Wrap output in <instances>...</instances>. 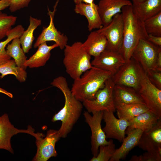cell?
Listing matches in <instances>:
<instances>
[{"instance_id":"484cf974","label":"cell","mask_w":161,"mask_h":161,"mask_svg":"<svg viewBox=\"0 0 161 161\" xmlns=\"http://www.w3.org/2000/svg\"><path fill=\"white\" fill-rule=\"evenodd\" d=\"M29 23L27 29L24 30L19 38L21 44L25 53L28 52L31 48L35 38L33 35L34 32L41 25V21L40 19L30 16Z\"/></svg>"},{"instance_id":"7a4b0ae2","label":"cell","mask_w":161,"mask_h":161,"mask_svg":"<svg viewBox=\"0 0 161 161\" xmlns=\"http://www.w3.org/2000/svg\"><path fill=\"white\" fill-rule=\"evenodd\" d=\"M132 5L124 6L121 9L124 27L123 41L120 52L126 62L131 58L139 41L142 39H147L148 36L143 21L134 13Z\"/></svg>"},{"instance_id":"52a82bcc","label":"cell","mask_w":161,"mask_h":161,"mask_svg":"<svg viewBox=\"0 0 161 161\" xmlns=\"http://www.w3.org/2000/svg\"><path fill=\"white\" fill-rule=\"evenodd\" d=\"M142 69L140 65L131 58L112 76L111 78L115 84L129 87L137 91Z\"/></svg>"},{"instance_id":"30bf717a","label":"cell","mask_w":161,"mask_h":161,"mask_svg":"<svg viewBox=\"0 0 161 161\" xmlns=\"http://www.w3.org/2000/svg\"><path fill=\"white\" fill-rule=\"evenodd\" d=\"M103 113V111L96 112L92 113V115L87 111H85L83 113L85 121L91 132V151L93 157H96L98 154L100 146L109 143V140H106L105 134L101 127Z\"/></svg>"},{"instance_id":"f546056e","label":"cell","mask_w":161,"mask_h":161,"mask_svg":"<svg viewBox=\"0 0 161 161\" xmlns=\"http://www.w3.org/2000/svg\"><path fill=\"white\" fill-rule=\"evenodd\" d=\"M148 35L161 37V12L143 21Z\"/></svg>"},{"instance_id":"60d3db41","label":"cell","mask_w":161,"mask_h":161,"mask_svg":"<svg viewBox=\"0 0 161 161\" xmlns=\"http://www.w3.org/2000/svg\"><path fill=\"white\" fill-rule=\"evenodd\" d=\"M133 3L132 4H136L141 3L145 0H131Z\"/></svg>"},{"instance_id":"d590c367","label":"cell","mask_w":161,"mask_h":161,"mask_svg":"<svg viewBox=\"0 0 161 161\" xmlns=\"http://www.w3.org/2000/svg\"><path fill=\"white\" fill-rule=\"evenodd\" d=\"M147 39L154 45L158 47H161V37L148 35Z\"/></svg>"},{"instance_id":"8992f818","label":"cell","mask_w":161,"mask_h":161,"mask_svg":"<svg viewBox=\"0 0 161 161\" xmlns=\"http://www.w3.org/2000/svg\"><path fill=\"white\" fill-rule=\"evenodd\" d=\"M137 92L149 110L161 118V89L150 82L143 68Z\"/></svg>"},{"instance_id":"1f68e13d","label":"cell","mask_w":161,"mask_h":161,"mask_svg":"<svg viewBox=\"0 0 161 161\" xmlns=\"http://www.w3.org/2000/svg\"><path fill=\"white\" fill-rule=\"evenodd\" d=\"M17 18L16 16L8 15L0 11V40L7 36L12 26L15 24Z\"/></svg>"},{"instance_id":"e0dca14e","label":"cell","mask_w":161,"mask_h":161,"mask_svg":"<svg viewBox=\"0 0 161 161\" xmlns=\"http://www.w3.org/2000/svg\"><path fill=\"white\" fill-rule=\"evenodd\" d=\"M138 145L145 151L161 149V118L149 130L143 132Z\"/></svg>"},{"instance_id":"6da1fadb","label":"cell","mask_w":161,"mask_h":161,"mask_svg":"<svg viewBox=\"0 0 161 161\" xmlns=\"http://www.w3.org/2000/svg\"><path fill=\"white\" fill-rule=\"evenodd\" d=\"M51 84L59 89L64 97L63 107L54 115L52 121L61 122V126L58 131L61 138H65L71 131L78 120L83 106L81 102L77 99L72 94L65 77H58L54 79Z\"/></svg>"},{"instance_id":"f1b7e54d","label":"cell","mask_w":161,"mask_h":161,"mask_svg":"<svg viewBox=\"0 0 161 161\" xmlns=\"http://www.w3.org/2000/svg\"><path fill=\"white\" fill-rule=\"evenodd\" d=\"M24 30L21 25H18L11 29L7 33V38L0 42V64L10 59L11 57L7 53L5 47L14 38H19Z\"/></svg>"},{"instance_id":"44dd1931","label":"cell","mask_w":161,"mask_h":161,"mask_svg":"<svg viewBox=\"0 0 161 161\" xmlns=\"http://www.w3.org/2000/svg\"><path fill=\"white\" fill-rule=\"evenodd\" d=\"M107 44L105 36L97 30L90 32L86 40L82 43L85 51L94 58L99 56L105 49Z\"/></svg>"},{"instance_id":"ac0fdd59","label":"cell","mask_w":161,"mask_h":161,"mask_svg":"<svg viewBox=\"0 0 161 161\" xmlns=\"http://www.w3.org/2000/svg\"><path fill=\"white\" fill-rule=\"evenodd\" d=\"M75 12L85 16L88 22V30L91 31L95 29H99L103 26L98 9L97 5L94 3L87 4L81 3L75 4L74 9Z\"/></svg>"},{"instance_id":"603a6c76","label":"cell","mask_w":161,"mask_h":161,"mask_svg":"<svg viewBox=\"0 0 161 161\" xmlns=\"http://www.w3.org/2000/svg\"><path fill=\"white\" fill-rule=\"evenodd\" d=\"M132 8L134 14L144 21L161 12V0H145L132 4Z\"/></svg>"},{"instance_id":"8d00e7d4","label":"cell","mask_w":161,"mask_h":161,"mask_svg":"<svg viewBox=\"0 0 161 161\" xmlns=\"http://www.w3.org/2000/svg\"><path fill=\"white\" fill-rule=\"evenodd\" d=\"M155 68L161 70V47L159 49Z\"/></svg>"},{"instance_id":"cb8c5ba5","label":"cell","mask_w":161,"mask_h":161,"mask_svg":"<svg viewBox=\"0 0 161 161\" xmlns=\"http://www.w3.org/2000/svg\"><path fill=\"white\" fill-rule=\"evenodd\" d=\"M38 47L36 52L25 61L24 65L26 67L38 68L44 66L50 58L51 50L58 46L55 43L49 46L45 42Z\"/></svg>"},{"instance_id":"74e56055","label":"cell","mask_w":161,"mask_h":161,"mask_svg":"<svg viewBox=\"0 0 161 161\" xmlns=\"http://www.w3.org/2000/svg\"><path fill=\"white\" fill-rule=\"evenodd\" d=\"M10 0H0V11L9 7Z\"/></svg>"},{"instance_id":"f35d334b","label":"cell","mask_w":161,"mask_h":161,"mask_svg":"<svg viewBox=\"0 0 161 161\" xmlns=\"http://www.w3.org/2000/svg\"><path fill=\"white\" fill-rule=\"evenodd\" d=\"M94 0H73L75 4L81 3L91 4L94 3Z\"/></svg>"},{"instance_id":"ffe728a7","label":"cell","mask_w":161,"mask_h":161,"mask_svg":"<svg viewBox=\"0 0 161 161\" xmlns=\"http://www.w3.org/2000/svg\"><path fill=\"white\" fill-rule=\"evenodd\" d=\"M115 105L133 103H145L137 92L126 86L115 84L113 91Z\"/></svg>"},{"instance_id":"b9f144b4","label":"cell","mask_w":161,"mask_h":161,"mask_svg":"<svg viewBox=\"0 0 161 161\" xmlns=\"http://www.w3.org/2000/svg\"></svg>"},{"instance_id":"8fae6325","label":"cell","mask_w":161,"mask_h":161,"mask_svg":"<svg viewBox=\"0 0 161 161\" xmlns=\"http://www.w3.org/2000/svg\"><path fill=\"white\" fill-rule=\"evenodd\" d=\"M0 117V149H4L13 153L11 139L12 136L18 133L29 134L35 137L36 139L44 137L42 133H35L34 129L30 126H28L27 129L25 130L19 129L15 128L10 122L7 114H4Z\"/></svg>"},{"instance_id":"d6a6232c","label":"cell","mask_w":161,"mask_h":161,"mask_svg":"<svg viewBox=\"0 0 161 161\" xmlns=\"http://www.w3.org/2000/svg\"><path fill=\"white\" fill-rule=\"evenodd\" d=\"M130 161H161V149L146 151L143 155H133L129 160Z\"/></svg>"},{"instance_id":"ab89813d","label":"cell","mask_w":161,"mask_h":161,"mask_svg":"<svg viewBox=\"0 0 161 161\" xmlns=\"http://www.w3.org/2000/svg\"><path fill=\"white\" fill-rule=\"evenodd\" d=\"M0 93H2L6 95H7L11 98H12L13 96V94L11 93L8 92L5 89H3L0 87Z\"/></svg>"},{"instance_id":"4fadbf2b","label":"cell","mask_w":161,"mask_h":161,"mask_svg":"<svg viewBox=\"0 0 161 161\" xmlns=\"http://www.w3.org/2000/svg\"><path fill=\"white\" fill-rule=\"evenodd\" d=\"M60 138L58 130L49 129L44 138L36 139L37 152L32 161H47L51 157H56L55 144Z\"/></svg>"},{"instance_id":"e575fe53","label":"cell","mask_w":161,"mask_h":161,"mask_svg":"<svg viewBox=\"0 0 161 161\" xmlns=\"http://www.w3.org/2000/svg\"><path fill=\"white\" fill-rule=\"evenodd\" d=\"M31 0H10L9 8L11 12H14L27 7Z\"/></svg>"},{"instance_id":"5bb4252c","label":"cell","mask_w":161,"mask_h":161,"mask_svg":"<svg viewBox=\"0 0 161 161\" xmlns=\"http://www.w3.org/2000/svg\"><path fill=\"white\" fill-rule=\"evenodd\" d=\"M103 119L105 125L103 129L106 138L114 139L122 142L125 138L126 131L129 125V121L123 119H117L114 112L104 111Z\"/></svg>"},{"instance_id":"7402d4cb","label":"cell","mask_w":161,"mask_h":161,"mask_svg":"<svg viewBox=\"0 0 161 161\" xmlns=\"http://www.w3.org/2000/svg\"><path fill=\"white\" fill-rule=\"evenodd\" d=\"M160 118L150 110L143 113L129 121V125L126 129V134L135 129H140L143 132L148 131Z\"/></svg>"},{"instance_id":"2e32d148","label":"cell","mask_w":161,"mask_h":161,"mask_svg":"<svg viewBox=\"0 0 161 161\" xmlns=\"http://www.w3.org/2000/svg\"><path fill=\"white\" fill-rule=\"evenodd\" d=\"M132 4L129 0H100L98 11L103 26L108 24L114 16L121 13L123 7Z\"/></svg>"},{"instance_id":"277c9868","label":"cell","mask_w":161,"mask_h":161,"mask_svg":"<svg viewBox=\"0 0 161 161\" xmlns=\"http://www.w3.org/2000/svg\"><path fill=\"white\" fill-rule=\"evenodd\" d=\"M64 56L63 63L66 71L74 80L79 78L92 66L91 56L84 50L81 42L67 44L64 49Z\"/></svg>"},{"instance_id":"3957f363","label":"cell","mask_w":161,"mask_h":161,"mask_svg":"<svg viewBox=\"0 0 161 161\" xmlns=\"http://www.w3.org/2000/svg\"><path fill=\"white\" fill-rule=\"evenodd\" d=\"M112 75L109 72L92 66L78 78L74 80L71 89L73 95L81 102L94 98L97 92Z\"/></svg>"},{"instance_id":"d4e9b609","label":"cell","mask_w":161,"mask_h":161,"mask_svg":"<svg viewBox=\"0 0 161 161\" xmlns=\"http://www.w3.org/2000/svg\"><path fill=\"white\" fill-rule=\"evenodd\" d=\"M118 118L128 121L136 116L149 110L146 105L140 103H133L115 106Z\"/></svg>"},{"instance_id":"7c38bea8","label":"cell","mask_w":161,"mask_h":161,"mask_svg":"<svg viewBox=\"0 0 161 161\" xmlns=\"http://www.w3.org/2000/svg\"><path fill=\"white\" fill-rule=\"evenodd\" d=\"M59 1V0H56L52 11L48 7V14L50 18L49 24L48 27H44L41 33L38 36L34 44V48L38 47L42 43L51 41L55 42L61 50L64 49L67 44L68 40L67 37L58 31L54 24V16Z\"/></svg>"},{"instance_id":"9c48e42d","label":"cell","mask_w":161,"mask_h":161,"mask_svg":"<svg viewBox=\"0 0 161 161\" xmlns=\"http://www.w3.org/2000/svg\"><path fill=\"white\" fill-rule=\"evenodd\" d=\"M160 47L154 45L147 39H141L134 50L131 58L146 72L155 68Z\"/></svg>"},{"instance_id":"5b68a950","label":"cell","mask_w":161,"mask_h":161,"mask_svg":"<svg viewBox=\"0 0 161 161\" xmlns=\"http://www.w3.org/2000/svg\"><path fill=\"white\" fill-rule=\"evenodd\" d=\"M115 84L111 77L105 82L104 86L96 93L94 98L82 102L83 106L89 113L109 111H116L113 91Z\"/></svg>"},{"instance_id":"4316f807","label":"cell","mask_w":161,"mask_h":161,"mask_svg":"<svg viewBox=\"0 0 161 161\" xmlns=\"http://www.w3.org/2000/svg\"><path fill=\"white\" fill-rule=\"evenodd\" d=\"M0 73L1 78L7 75L12 74L20 82L25 81L27 76L25 69L18 66L14 60L11 59L0 64Z\"/></svg>"},{"instance_id":"d6986e66","label":"cell","mask_w":161,"mask_h":161,"mask_svg":"<svg viewBox=\"0 0 161 161\" xmlns=\"http://www.w3.org/2000/svg\"><path fill=\"white\" fill-rule=\"evenodd\" d=\"M143 131L140 129H135L127 133L121 146L116 149L109 161H120L125 159L129 151L138 145L140 138Z\"/></svg>"},{"instance_id":"836d02e7","label":"cell","mask_w":161,"mask_h":161,"mask_svg":"<svg viewBox=\"0 0 161 161\" xmlns=\"http://www.w3.org/2000/svg\"><path fill=\"white\" fill-rule=\"evenodd\" d=\"M145 72L150 82L157 87L161 89V70L154 68Z\"/></svg>"},{"instance_id":"4dcf8cb0","label":"cell","mask_w":161,"mask_h":161,"mask_svg":"<svg viewBox=\"0 0 161 161\" xmlns=\"http://www.w3.org/2000/svg\"><path fill=\"white\" fill-rule=\"evenodd\" d=\"M115 145L112 139L109 140L108 144L101 145L99 148L98 154L95 157H93L90 161H109L115 151Z\"/></svg>"},{"instance_id":"ba28073f","label":"cell","mask_w":161,"mask_h":161,"mask_svg":"<svg viewBox=\"0 0 161 161\" xmlns=\"http://www.w3.org/2000/svg\"><path fill=\"white\" fill-rule=\"evenodd\" d=\"M123 27L121 13L114 16L108 24L97 30L106 37L107 41L106 49L120 52L123 41Z\"/></svg>"},{"instance_id":"9a60e30c","label":"cell","mask_w":161,"mask_h":161,"mask_svg":"<svg viewBox=\"0 0 161 161\" xmlns=\"http://www.w3.org/2000/svg\"><path fill=\"white\" fill-rule=\"evenodd\" d=\"M126 62L119 52L107 49L91 61L94 66L110 72L112 75L115 74Z\"/></svg>"},{"instance_id":"83f0119b","label":"cell","mask_w":161,"mask_h":161,"mask_svg":"<svg viewBox=\"0 0 161 161\" xmlns=\"http://www.w3.org/2000/svg\"><path fill=\"white\" fill-rule=\"evenodd\" d=\"M21 45L19 38H15L10 44H7L6 51L7 54L13 59L18 66L25 69L27 68L24 64L27 60V57L21 47Z\"/></svg>"}]
</instances>
